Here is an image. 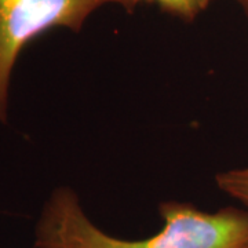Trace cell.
Masks as SVG:
<instances>
[{"instance_id":"1","label":"cell","mask_w":248,"mask_h":248,"mask_svg":"<svg viewBox=\"0 0 248 248\" xmlns=\"http://www.w3.org/2000/svg\"><path fill=\"white\" fill-rule=\"evenodd\" d=\"M161 231L148 239L108 234L86 215L78 195L55 187L35 226L33 248H248V210L225 207L215 213L190 203L159 205Z\"/></svg>"},{"instance_id":"2","label":"cell","mask_w":248,"mask_h":248,"mask_svg":"<svg viewBox=\"0 0 248 248\" xmlns=\"http://www.w3.org/2000/svg\"><path fill=\"white\" fill-rule=\"evenodd\" d=\"M105 4L123 0H0V123L9 120L11 76L22 50L54 28L79 33Z\"/></svg>"},{"instance_id":"3","label":"cell","mask_w":248,"mask_h":248,"mask_svg":"<svg viewBox=\"0 0 248 248\" xmlns=\"http://www.w3.org/2000/svg\"><path fill=\"white\" fill-rule=\"evenodd\" d=\"M213 0H123V7L127 13H134L141 3L156 4L163 13L178 18L184 22H193L210 7Z\"/></svg>"},{"instance_id":"4","label":"cell","mask_w":248,"mask_h":248,"mask_svg":"<svg viewBox=\"0 0 248 248\" xmlns=\"http://www.w3.org/2000/svg\"><path fill=\"white\" fill-rule=\"evenodd\" d=\"M215 181L222 192L239 200L248 210V166L219 172Z\"/></svg>"},{"instance_id":"5","label":"cell","mask_w":248,"mask_h":248,"mask_svg":"<svg viewBox=\"0 0 248 248\" xmlns=\"http://www.w3.org/2000/svg\"><path fill=\"white\" fill-rule=\"evenodd\" d=\"M234 1L239 4L241 10H243V13L248 17V0H234Z\"/></svg>"}]
</instances>
